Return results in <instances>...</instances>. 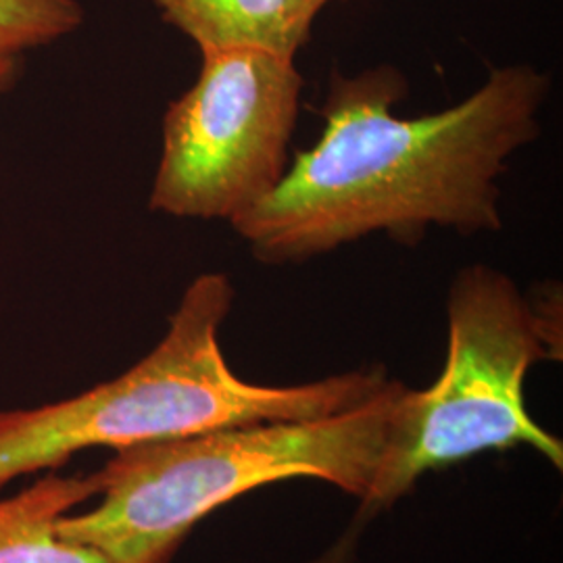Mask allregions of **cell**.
I'll return each instance as SVG.
<instances>
[{
	"mask_svg": "<svg viewBox=\"0 0 563 563\" xmlns=\"http://www.w3.org/2000/svg\"><path fill=\"white\" fill-rule=\"evenodd\" d=\"M549 92L537 67L507 65L460 104L401 120L393 107L407 97V78L397 67L332 74L320 141L230 225L267 265L309 262L376 232L405 244L432 225L497 232L499 178L541 136Z\"/></svg>",
	"mask_w": 563,
	"mask_h": 563,
	"instance_id": "obj_1",
	"label": "cell"
},
{
	"mask_svg": "<svg viewBox=\"0 0 563 563\" xmlns=\"http://www.w3.org/2000/svg\"><path fill=\"white\" fill-rule=\"evenodd\" d=\"M97 493L95 476H48L0 501V563H113L101 551L57 534V520Z\"/></svg>",
	"mask_w": 563,
	"mask_h": 563,
	"instance_id": "obj_7",
	"label": "cell"
},
{
	"mask_svg": "<svg viewBox=\"0 0 563 563\" xmlns=\"http://www.w3.org/2000/svg\"><path fill=\"white\" fill-rule=\"evenodd\" d=\"M81 21L78 0H0V53L21 55L57 42Z\"/></svg>",
	"mask_w": 563,
	"mask_h": 563,
	"instance_id": "obj_8",
	"label": "cell"
},
{
	"mask_svg": "<svg viewBox=\"0 0 563 563\" xmlns=\"http://www.w3.org/2000/svg\"><path fill=\"white\" fill-rule=\"evenodd\" d=\"M199 78L167 107L151 209L232 223L288 169L302 78L295 59L251 48L202 51Z\"/></svg>",
	"mask_w": 563,
	"mask_h": 563,
	"instance_id": "obj_5",
	"label": "cell"
},
{
	"mask_svg": "<svg viewBox=\"0 0 563 563\" xmlns=\"http://www.w3.org/2000/svg\"><path fill=\"white\" fill-rule=\"evenodd\" d=\"M199 51L251 48L295 59L330 0H153Z\"/></svg>",
	"mask_w": 563,
	"mask_h": 563,
	"instance_id": "obj_6",
	"label": "cell"
},
{
	"mask_svg": "<svg viewBox=\"0 0 563 563\" xmlns=\"http://www.w3.org/2000/svg\"><path fill=\"white\" fill-rule=\"evenodd\" d=\"M18 59H20V55L0 53V95L7 92L18 78V65H20Z\"/></svg>",
	"mask_w": 563,
	"mask_h": 563,
	"instance_id": "obj_9",
	"label": "cell"
},
{
	"mask_svg": "<svg viewBox=\"0 0 563 563\" xmlns=\"http://www.w3.org/2000/svg\"><path fill=\"white\" fill-rule=\"evenodd\" d=\"M234 297L225 274H202L186 288L163 341L125 374L65 401L0 411V486L90 446L120 451L230 426L334 416L393 383L383 369L295 386L242 380L220 344Z\"/></svg>",
	"mask_w": 563,
	"mask_h": 563,
	"instance_id": "obj_2",
	"label": "cell"
},
{
	"mask_svg": "<svg viewBox=\"0 0 563 563\" xmlns=\"http://www.w3.org/2000/svg\"><path fill=\"white\" fill-rule=\"evenodd\" d=\"M449 349L443 374L426 390L402 386L393 405L383 463L362 511L390 507L426 472L465 462L484 451L528 444L555 467L560 439L528 416L526 374L555 357V295L534 302L507 274L476 263L449 292Z\"/></svg>",
	"mask_w": 563,
	"mask_h": 563,
	"instance_id": "obj_4",
	"label": "cell"
},
{
	"mask_svg": "<svg viewBox=\"0 0 563 563\" xmlns=\"http://www.w3.org/2000/svg\"><path fill=\"white\" fill-rule=\"evenodd\" d=\"M401 383L334 416L230 426L134 444L95 474L101 504L57 534L113 563H167L195 523L265 484L316 478L363 499L383 463Z\"/></svg>",
	"mask_w": 563,
	"mask_h": 563,
	"instance_id": "obj_3",
	"label": "cell"
}]
</instances>
